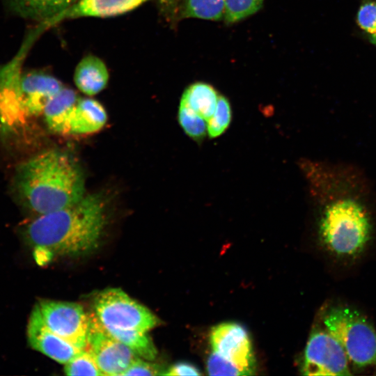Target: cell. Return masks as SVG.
Here are the masks:
<instances>
[{"label":"cell","mask_w":376,"mask_h":376,"mask_svg":"<svg viewBox=\"0 0 376 376\" xmlns=\"http://www.w3.org/2000/svg\"><path fill=\"white\" fill-rule=\"evenodd\" d=\"M178 118L185 132L196 141L201 140L207 134V120L180 101Z\"/></svg>","instance_id":"cell-20"},{"label":"cell","mask_w":376,"mask_h":376,"mask_svg":"<svg viewBox=\"0 0 376 376\" xmlns=\"http://www.w3.org/2000/svg\"><path fill=\"white\" fill-rule=\"evenodd\" d=\"M303 373L307 375H351L348 358L329 331L313 332L304 352Z\"/></svg>","instance_id":"cell-9"},{"label":"cell","mask_w":376,"mask_h":376,"mask_svg":"<svg viewBox=\"0 0 376 376\" xmlns=\"http://www.w3.org/2000/svg\"><path fill=\"white\" fill-rule=\"evenodd\" d=\"M181 14L187 18L224 19L225 0H183Z\"/></svg>","instance_id":"cell-19"},{"label":"cell","mask_w":376,"mask_h":376,"mask_svg":"<svg viewBox=\"0 0 376 376\" xmlns=\"http://www.w3.org/2000/svg\"><path fill=\"white\" fill-rule=\"evenodd\" d=\"M78 0H6L20 16L51 24L62 12Z\"/></svg>","instance_id":"cell-15"},{"label":"cell","mask_w":376,"mask_h":376,"mask_svg":"<svg viewBox=\"0 0 376 376\" xmlns=\"http://www.w3.org/2000/svg\"><path fill=\"white\" fill-rule=\"evenodd\" d=\"M93 313L105 327L135 329L144 332L155 328L159 319L119 288H107L93 299Z\"/></svg>","instance_id":"cell-6"},{"label":"cell","mask_w":376,"mask_h":376,"mask_svg":"<svg viewBox=\"0 0 376 376\" xmlns=\"http://www.w3.org/2000/svg\"><path fill=\"white\" fill-rule=\"evenodd\" d=\"M113 337L130 348L137 356L152 361L157 355V350L147 332L135 329L105 327Z\"/></svg>","instance_id":"cell-18"},{"label":"cell","mask_w":376,"mask_h":376,"mask_svg":"<svg viewBox=\"0 0 376 376\" xmlns=\"http://www.w3.org/2000/svg\"><path fill=\"white\" fill-rule=\"evenodd\" d=\"M324 324L357 368L376 364V331L358 311L347 306L331 308Z\"/></svg>","instance_id":"cell-5"},{"label":"cell","mask_w":376,"mask_h":376,"mask_svg":"<svg viewBox=\"0 0 376 376\" xmlns=\"http://www.w3.org/2000/svg\"><path fill=\"white\" fill-rule=\"evenodd\" d=\"M79 98L74 90L63 86L49 100L45 107L43 116L47 125L52 131L66 135L70 110Z\"/></svg>","instance_id":"cell-16"},{"label":"cell","mask_w":376,"mask_h":376,"mask_svg":"<svg viewBox=\"0 0 376 376\" xmlns=\"http://www.w3.org/2000/svg\"><path fill=\"white\" fill-rule=\"evenodd\" d=\"M359 27L370 35L376 36V2L366 1L360 6L357 16Z\"/></svg>","instance_id":"cell-24"},{"label":"cell","mask_w":376,"mask_h":376,"mask_svg":"<svg viewBox=\"0 0 376 376\" xmlns=\"http://www.w3.org/2000/svg\"><path fill=\"white\" fill-rule=\"evenodd\" d=\"M64 371L67 375H103L93 354L88 349L65 363Z\"/></svg>","instance_id":"cell-22"},{"label":"cell","mask_w":376,"mask_h":376,"mask_svg":"<svg viewBox=\"0 0 376 376\" xmlns=\"http://www.w3.org/2000/svg\"><path fill=\"white\" fill-rule=\"evenodd\" d=\"M102 196L91 194L76 203L38 216L25 228L26 242L38 263L54 256H80L97 248L107 224Z\"/></svg>","instance_id":"cell-1"},{"label":"cell","mask_w":376,"mask_h":376,"mask_svg":"<svg viewBox=\"0 0 376 376\" xmlns=\"http://www.w3.org/2000/svg\"><path fill=\"white\" fill-rule=\"evenodd\" d=\"M219 95L210 84L196 82L186 88L180 101L207 120L215 111Z\"/></svg>","instance_id":"cell-17"},{"label":"cell","mask_w":376,"mask_h":376,"mask_svg":"<svg viewBox=\"0 0 376 376\" xmlns=\"http://www.w3.org/2000/svg\"><path fill=\"white\" fill-rule=\"evenodd\" d=\"M109 78V71L104 62L93 54L82 58L74 73L77 88L88 96L101 92L107 86Z\"/></svg>","instance_id":"cell-14"},{"label":"cell","mask_w":376,"mask_h":376,"mask_svg":"<svg viewBox=\"0 0 376 376\" xmlns=\"http://www.w3.org/2000/svg\"><path fill=\"white\" fill-rule=\"evenodd\" d=\"M163 372L159 365L141 360L139 357L129 366L123 375H162Z\"/></svg>","instance_id":"cell-25"},{"label":"cell","mask_w":376,"mask_h":376,"mask_svg":"<svg viewBox=\"0 0 376 376\" xmlns=\"http://www.w3.org/2000/svg\"><path fill=\"white\" fill-rule=\"evenodd\" d=\"M107 120V112L99 102L92 98L79 97L70 112L66 135L97 132L104 126Z\"/></svg>","instance_id":"cell-13"},{"label":"cell","mask_w":376,"mask_h":376,"mask_svg":"<svg viewBox=\"0 0 376 376\" xmlns=\"http://www.w3.org/2000/svg\"><path fill=\"white\" fill-rule=\"evenodd\" d=\"M15 185L27 207L42 215L70 206L84 194V178L69 155L50 150L22 164Z\"/></svg>","instance_id":"cell-2"},{"label":"cell","mask_w":376,"mask_h":376,"mask_svg":"<svg viewBox=\"0 0 376 376\" xmlns=\"http://www.w3.org/2000/svg\"><path fill=\"white\" fill-rule=\"evenodd\" d=\"M210 375H251L256 370L252 344L246 330L235 322L214 326L210 334Z\"/></svg>","instance_id":"cell-4"},{"label":"cell","mask_w":376,"mask_h":376,"mask_svg":"<svg viewBox=\"0 0 376 376\" xmlns=\"http://www.w3.org/2000/svg\"><path fill=\"white\" fill-rule=\"evenodd\" d=\"M371 225L364 208L352 199L338 200L327 206L320 234L334 253L353 256L361 252L370 237Z\"/></svg>","instance_id":"cell-3"},{"label":"cell","mask_w":376,"mask_h":376,"mask_svg":"<svg viewBox=\"0 0 376 376\" xmlns=\"http://www.w3.org/2000/svg\"><path fill=\"white\" fill-rule=\"evenodd\" d=\"M37 305L50 330L81 350L87 348L89 315L80 304L44 299Z\"/></svg>","instance_id":"cell-7"},{"label":"cell","mask_w":376,"mask_h":376,"mask_svg":"<svg viewBox=\"0 0 376 376\" xmlns=\"http://www.w3.org/2000/svg\"><path fill=\"white\" fill-rule=\"evenodd\" d=\"M199 370L188 362H178L171 366L162 375H200Z\"/></svg>","instance_id":"cell-26"},{"label":"cell","mask_w":376,"mask_h":376,"mask_svg":"<svg viewBox=\"0 0 376 376\" xmlns=\"http://www.w3.org/2000/svg\"><path fill=\"white\" fill-rule=\"evenodd\" d=\"M26 331L28 343L33 349L60 363H67L84 350L50 330L43 321L37 304L31 313Z\"/></svg>","instance_id":"cell-10"},{"label":"cell","mask_w":376,"mask_h":376,"mask_svg":"<svg viewBox=\"0 0 376 376\" xmlns=\"http://www.w3.org/2000/svg\"><path fill=\"white\" fill-rule=\"evenodd\" d=\"M103 375H123L138 358L130 348L113 337L93 313L89 315L87 348Z\"/></svg>","instance_id":"cell-8"},{"label":"cell","mask_w":376,"mask_h":376,"mask_svg":"<svg viewBox=\"0 0 376 376\" xmlns=\"http://www.w3.org/2000/svg\"><path fill=\"white\" fill-rule=\"evenodd\" d=\"M19 86L28 120L43 114L49 100L63 87L54 77L40 72L20 75Z\"/></svg>","instance_id":"cell-11"},{"label":"cell","mask_w":376,"mask_h":376,"mask_svg":"<svg viewBox=\"0 0 376 376\" xmlns=\"http://www.w3.org/2000/svg\"><path fill=\"white\" fill-rule=\"evenodd\" d=\"M149 0H78L52 22L79 17H108L130 12Z\"/></svg>","instance_id":"cell-12"},{"label":"cell","mask_w":376,"mask_h":376,"mask_svg":"<svg viewBox=\"0 0 376 376\" xmlns=\"http://www.w3.org/2000/svg\"><path fill=\"white\" fill-rule=\"evenodd\" d=\"M263 2L264 0H225L224 19L229 23L243 19L256 13Z\"/></svg>","instance_id":"cell-23"},{"label":"cell","mask_w":376,"mask_h":376,"mask_svg":"<svg viewBox=\"0 0 376 376\" xmlns=\"http://www.w3.org/2000/svg\"><path fill=\"white\" fill-rule=\"evenodd\" d=\"M231 120L230 105L225 97L219 95L217 107L212 116L207 120V133L215 138L224 133Z\"/></svg>","instance_id":"cell-21"},{"label":"cell","mask_w":376,"mask_h":376,"mask_svg":"<svg viewBox=\"0 0 376 376\" xmlns=\"http://www.w3.org/2000/svg\"><path fill=\"white\" fill-rule=\"evenodd\" d=\"M371 41L376 45V36L371 37Z\"/></svg>","instance_id":"cell-27"}]
</instances>
